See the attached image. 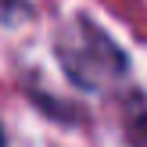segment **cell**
Returning a JSON list of instances; mask_svg holds the SVG:
<instances>
[{
	"label": "cell",
	"mask_w": 147,
	"mask_h": 147,
	"mask_svg": "<svg viewBox=\"0 0 147 147\" xmlns=\"http://www.w3.org/2000/svg\"><path fill=\"white\" fill-rule=\"evenodd\" d=\"M57 61H61L65 76L76 86H86V90H97L100 79L122 76L129 68L122 47L86 14H79L72 22V32H65L57 40Z\"/></svg>",
	"instance_id": "cell-1"
},
{
	"label": "cell",
	"mask_w": 147,
	"mask_h": 147,
	"mask_svg": "<svg viewBox=\"0 0 147 147\" xmlns=\"http://www.w3.org/2000/svg\"><path fill=\"white\" fill-rule=\"evenodd\" d=\"M18 14H29V7L22 4V0H7V11H4L7 25H14V18H18Z\"/></svg>",
	"instance_id": "cell-3"
},
{
	"label": "cell",
	"mask_w": 147,
	"mask_h": 147,
	"mask_svg": "<svg viewBox=\"0 0 147 147\" xmlns=\"http://www.w3.org/2000/svg\"><path fill=\"white\" fill-rule=\"evenodd\" d=\"M122 126L133 147H147V100L140 93H129L126 108H122Z\"/></svg>",
	"instance_id": "cell-2"
}]
</instances>
